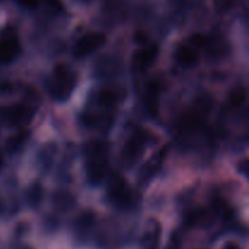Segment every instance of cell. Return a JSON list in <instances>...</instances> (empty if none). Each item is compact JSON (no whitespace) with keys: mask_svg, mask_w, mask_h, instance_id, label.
<instances>
[{"mask_svg":"<svg viewBox=\"0 0 249 249\" xmlns=\"http://www.w3.org/2000/svg\"><path fill=\"white\" fill-rule=\"evenodd\" d=\"M203 123V116L197 111H191L185 114L180 122V129L184 131H195L198 130Z\"/></svg>","mask_w":249,"mask_h":249,"instance_id":"obj_13","label":"cell"},{"mask_svg":"<svg viewBox=\"0 0 249 249\" xmlns=\"http://www.w3.org/2000/svg\"><path fill=\"white\" fill-rule=\"evenodd\" d=\"M46 2H48L50 6H53V9H61V7H62L61 0H46Z\"/></svg>","mask_w":249,"mask_h":249,"instance_id":"obj_21","label":"cell"},{"mask_svg":"<svg viewBox=\"0 0 249 249\" xmlns=\"http://www.w3.org/2000/svg\"><path fill=\"white\" fill-rule=\"evenodd\" d=\"M106 43V36L101 32H91L83 36L73 48V55L77 58L87 57L99 50Z\"/></svg>","mask_w":249,"mask_h":249,"instance_id":"obj_5","label":"cell"},{"mask_svg":"<svg viewBox=\"0 0 249 249\" xmlns=\"http://www.w3.org/2000/svg\"><path fill=\"white\" fill-rule=\"evenodd\" d=\"M108 168V150L102 141H90L85 146V172L90 184L99 185Z\"/></svg>","mask_w":249,"mask_h":249,"instance_id":"obj_1","label":"cell"},{"mask_svg":"<svg viewBox=\"0 0 249 249\" xmlns=\"http://www.w3.org/2000/svg\"><path fill=\"white\" fill-rule=\"evenodd\" d=\"M17 2L27 9H36L39 6V0H17Z\"/></svg>","mask_w":249,"mask_h":249,"instance_id":"obj_19","label":"cell"},{"mask_svg":"<svg viewBox=\"0 0 249 249\" xmlns=\"http://www.w3.org/2000/svg\"><path fill=\"white\" fill-rule=\"evenodd\" d=\"M21 53V43L16 34L11 31L0 36V63H10L16 60Z\"/></svg>","mask_w":249,"mask_h":249,"instance_id":"obj_7","label":"cell"},{"mask_svg":"<svg viewBox=\"0 0 249 249\" xmlns=\"http://www.w3.org/2000/svg\"><path fill=\"white\" fill-rule=\"evenodd\" d=\"M160 84L156 82H150L145 90V108L147 111L148 116L156 117L160 109Z\"/></svg>","mask_w":249,"mask_h":249,"instance_id":"obj_9","label":"cell"},{"mask_svg":"<svg viewBox=\"0 0 249 249\" xmlns=\"http://www.w3.org/2000/svg\"><path fill=\"white\" fill-rule=\"evenodd\" d=\"M225 249H240V248H238L236 245H233V243H229V245L226 246Z\"/></svg>","mask_w":249,"mask_h":249,"instance_id":"obj_22","label":"cell"},{"mask_svg":"<svg viewBox=\"0 0 249 249\" xmlns=\"http://www.w3.org/2000/svg\"><path fill=\"white\" fill-rule=\"evenodd\" d=\"M146 143H147V134L145 131L139 129L131 134L130 138L125 141L122 148V162L125 167H131L135 164V162L145 150Z\"/></svg>","mask_w":249,"mask_h":249,"instance_id":"obj_4","label":"cell"},{"mask_svg":"<svg viewBox=\"0 0 249 249\" xmlns=\"http://www.w3.org/2000/svg\"><path fill=\"white\" fill-rule=\"evenodd\" d=\"M121 96L122 94L117 91L116 89L105 88L97 95V101H99L100 106L105 107V108H109V107H113L121 100Z\"/></svg>","mask_w":249,"mask_h":249,"instance_id":"obj_14","label":"cell"},{"mask_svg":"<svg viewBox=\"0 0 249 249\" xmlns=\"http://www.w3.org/2000/svg\"><path fill=\"white\" fill-rule=\"evenodd\" d=\"M162 236V226L157 220H148L143 231L141 245L143 249H158Z\"/></svg>","mask_w":249,"mask_h":249,"instance_id":"obj_8","label":"cell"},{"mask_svg":"<svg viewBox=\"0 0 249 249\" xmlns=\"http://www.w3.org/2000/svg\"><path fill=\"white\" fill-rule=\"evenodd\" d=\"M174 1H184V0H174Z\"/></svg>","mask_w":249,"mask_h":249,"instance_id":"obj_24","label":"cell"},{"mask_svg":"<svg viewBox=\"0 0 249 249\" xmlns=\"http://www.w3.org/2000/svg\"><path fill=\"white\" fill-rule=\"evenodd\" d=\"M134 40L138 44H140V45H142V44H145L147 41V34L142 31L135 32V34H134Z\"/></svg>","mask_w":249,"mask_h":249,"instance_id":"obj_20","label":"cell"},{"mask_svg":"<svg viewBox=\"0 0 249 249\" xmlns=\"http://www.w3.org/2000/svg\"><path fill=\"white\" fill-rule=\"evenodd\" d=\"M43 198V189L39 184H34L28 191V201L32 206H38Z\"/></svg>","mask_w":249,"mask_h":249,"instance_id":"obj_16","label":"cell"},{"mask_svg":"<svg viewBox=\"0 0 249 249\" xmlns=\"http://www.w3.org/2000/svg\"><path fill=\"white\" fill-rule=\"evenodd\" d=\"M46 85L53 99L57 101H66L74 91L77 85V74L67 65L58 63L53 67Z\"/></svg>","mask_w":249,"mask_h":249,"instance_id":"obj_2","label":"cell"},{"mask_svg":"<svg viewBox=\"0 0 249 249\" xmlns=\"http://www.w3.org/2000/svg\"><path fill=\"white\" fill-rule=\"evenodd\" d=\"M182 241L181 237L178 232H173L169 237V242H168L167 248L165 249H181Z\"/></svg>","mask_w":249,"mask_h":249,"instance_id":"obj_18","label":"cell"},{"mask_svg":"<svg viewBox=\"0 0 249 249\" xmlns=\"http://www.w3.org/2000/svg\"><path fill=\"white\" fill-rule=\"evenodd\" d=\"M24 133H19V134H16L15 136H12L11 139H9V141H7V145H9V148L10 150H17V148L19 147V146L22 145V143L24 142Z\"/></svg>","mask_w":249,"mask_h":249,"instance_id":"obj_17","label":"cell"},{"mask_svg":"<svg viewBox=\"0 0 249 249\" xmlns=\"http://www.w3.org/2000/svg\"><path fill=\"white\" fill-rule=\"evenodd\" d=\"M2 162H4V158H2V153L1 151H0V168L2 167Z\"/></svg>","mask_w":249,"mask_h":249,"instance_id":"obj_23","label":"cell"},{"mask_svg":"<svg viewBox=\"0 0 249 249\" xmlns=\"http://www.w3.org/2000/svg\"><path fill=\"white\" fill-rule=\"evenodd\" d=\"M174 57L178 63L186 67H192L196 65L199 60V51L189 43L182 44L178 46V49L174 53Z\"/></svg>","mask_w":249,"mask_h":249,"instance_id":"obj_12","label":"cell"},{"mask_svg":"<svg viewBox=\"0 0 249 249\" xmlns=\"http://www.w3.org/2000/svg\"><path fill=\"white\" fill-rule=\"evenodd\" d=\"M158 56L157 45H150L146 48H141L134 53L133 56V65L138 70H146L151 63L156 61Z\"/></svg>","mask_w":249,"mask_h":249,"instance_id":"obj_10","label":"cell"},{"mask_svg":"<svg viewBox=\"0 0 249 249\" xmlns=\"http://www.w3.org/2000/svg\"><path fill=\"white\" fill-rule=\"evenodd\" d=\"M247 99V89L245 87H236L230 91L228 97L229 104L232 107H238Z\"/></svg>","mask_w":249,"mask_h":249,"instance_id":"obj_15","label":"cell"},{"mask_svg":"<svg viewBox=\"0 0 249 249\" xmlns=\"http://www.w3.org/2000/svg\"><path fill=\"white\" fill-rule=\"evenodd\" d=\"M7 123L14 126L24 125L32 118V111L24 105H12L6 111Z\"/></svg>","mask_w":249,"mask_h":249,"instance_id":"obj_11","label":"cell"},{"mask_svg":"<svg viewBox=\"0 0 249 249\" xmlns=\"http://www.w3.org/2000/svg\"><path fill=\"white\" fill-rule=\"evenodd\" d=\"M107 197L109 202L119 208H126L133 203V191L125 178L118 173L111 174L107 181Z\"/></svg>","mask_w":249,"mask_h":249,"instance_id":"obj_3","label":"cell"},{"mask_svg":"<svg viewBox=\"0 0 249 249\" xmlns=\"http://www.w3.org/2000/svg\"><path fill=\"white\" fill-rule=\"evenodd\" d=\"M168 151H169V146H164V147L160 148V150H158L155 155H152V157L143 164V167L141 168L138 175L139 184H148V182L157 175V173L162 169L163 163H164L165 157H167L168 155Z\"/></svg>","mask_w":249,"mask_h":249,"instance_id":"obj_6","label":"cell"}]
</instances>
